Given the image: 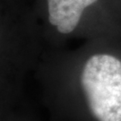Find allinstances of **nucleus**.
<instances>
[{
	"instance_id": "f257e3e1",
	"label": "nucleus",
	"mask_w": 121,
	"mask_h": 121,
	"mask_svg": "<svg viewBox=\"0 0 121 121\" xmlns=\"http://www.w3.org/2000/svg\"><path fill=\"white\" fill-rule=\"evenodd\" d=\"M91 112L99 121H121V61L107 54L91 56L81 76Z\"/></svg>"
},
{
	"instance_id": "f03ea898",
	"label": "nucleus",
	"mask_w": 121,
	"mask_h": 121,
	"mask_svg": "<svg viewBox=\"0 0 121 121\" xmlns=\"http://www.w3.org/2000/svg\"><path fill=\"white\" fill-rule=\"evenodd\" d=\"M48 21L57 30L68 34L78 23L84 9L94 4L97 0H47Z\"/></svg>"
}]
</instances>
